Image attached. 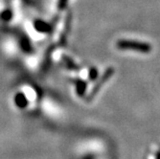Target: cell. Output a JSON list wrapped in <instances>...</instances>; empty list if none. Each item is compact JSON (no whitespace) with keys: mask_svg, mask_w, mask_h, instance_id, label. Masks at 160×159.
<instances>
[{"mask_svg":"<svg viewBox=\"0 0 160 159\" xmlns=\"http://www.w3.org/2000/svg\"><path fill=\"white\" fill-rule=\"evenodd\" d=\"M120 44H122V47L125 48H133V49H137V50H142V51H147L148 47L144 44H140V43H135V42H127V41H123Z\"/></svg>","mask_w":160,"mask_h":159,"instance_id":"obj_1","label":"cell"}]
</instances>
